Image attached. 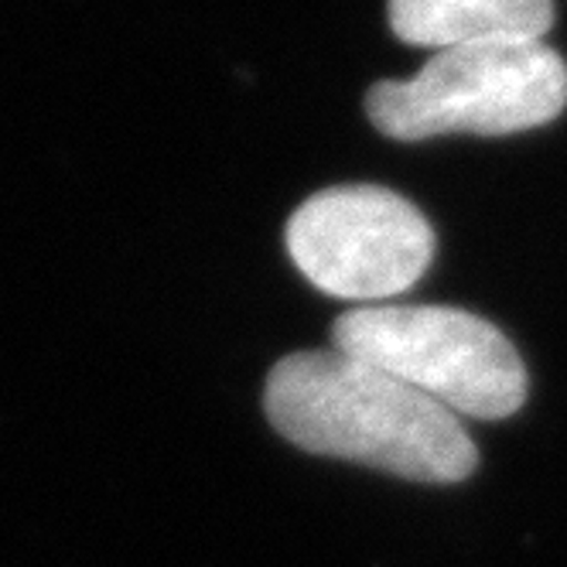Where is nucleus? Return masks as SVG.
<instances>
[{"label": "nucleus", "mask_w": 567, "mask_h": 567, "mask_svg": "<svg viewBox=\"0 0 567 567\" xmlns=\"http://www.w3.org/2000/svg\"><path fill=\"white\" fill-rule=\"evenodd\" d=\"M264 411L301 452L370 465L414 482H462L478 452L462 421L431 396L339 349L284 355Z\"/></svg>", "instance_id": "nucleus-1"}, {"label": "nucleus", "mask_w": 567, "mask_h": 567, "mask_svg": "<svg viewBox=\"0 0 567 567\" xmlns=\"http://www.w3.org/2000/svg\"><path fill=\"white\" fill-rule=\"evenodd\" d=\"M564 106L567 65L544 42L444 49L414 79H386L367 93L373 127L393 141L506 137L550 124Z\"/></svg>", "instance_id": "nucleus-2"}, {"label": "nucleus", "mask_w": 567, "mask_h": 567, "mask_svg": "<svg viewBox=\"0 0 567 567\" xmlns=\"http://www.w3.org/2000/svg\"><path fill=\"white\" fill-rule=\"evenodd\" d=\"M336 349L396 377L455 417L503 421L526 400L513 342L485 318L441 305H367L332 326Z\"/></svg>", "instance_id": "nucleus-3"}, {"label": "nucleus", "mask_w": 567, "mask_h": 567, "mask_svg": "<svg viewBox=\"0 0 567 567\" xmlns=\"http://www.w3.org/2000/svg\"><path fill=\"white\" fill-rule=\"evenodd\" d=\"M298 270L342 301H386L424 277L434 229L417 206L380 185H336L311 195L288 219Z\"/></svg>", "instance_id": "nucleus-4"}, {"label": "nucleus", "mask_w": 567, "mask_h": 567, "mask_svg": "<svg viewBox=\"0 0 567 567\" xmlns=\"http://www.w3.org/2000/svg\"><path fill=\"white\" fill-rule=\"evenodd\" d=\"M390 28L417 49H458L485 42H544L554 0H386Z\"/></svg>", "instance_id": "nucleus-5"}]
</instances>
